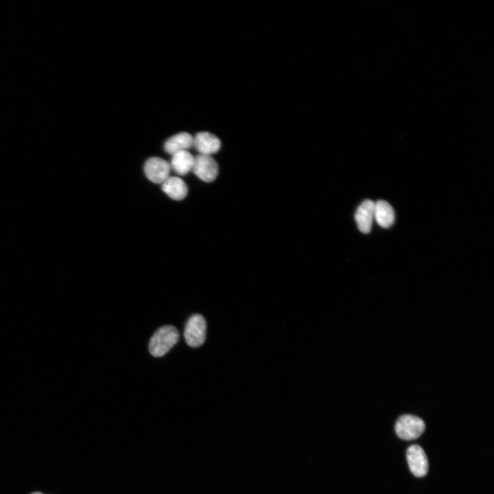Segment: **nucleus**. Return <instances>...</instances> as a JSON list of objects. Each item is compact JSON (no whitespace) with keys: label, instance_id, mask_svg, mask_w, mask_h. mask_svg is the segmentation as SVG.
I'll return each mask as SVG.
<instances>
[{"label":"nucleus","instance_id":"1","mask_svg":"<svg viewBox=\"0 0 494 494\" xmlns=\"http://www.w3.org/2000/svg\"><path fill=\"white\" fill-rule=\"evenodd\" d=\"M179 332L172 325L158 328L150 338L149 351L154 357H161L166 354L179 340Z\"/></svg>","mask_w":494,"mask_h":494},{"label":"nucleus","instance_id":"2","mask_svg":"<svg viewBox=\"0 0 494 494\" xmlns=\"http://www.w3.org/2000/svg\"><path fill=\"white\" fill-rule=\"evenodd\" d=\"M425 424L419 416L405 414L401 416L395 424V432L398 437L410 440L419 438L424 432Z\"/></svg>","mask_w":494,"mask_h":494},{"label":"nucleus","instance_id":"3","mask_svg":"<svg viewBox=\"0 0 494 494\" xmlns=\"http://www.w3.org/2000/svg\"><path fill=\"white\" fill-rule=\"evenodd\" d=\"M206 329L204 317L198 314L192 315L185 327L184 337L186 343L191 347L201 346L205 340Z\"/></svg>","mask_w":494,"mask_h":494},{"label":"nucleus","instance_id":"4","mask_svg":"<svg viewBox=\"0 0 494 494\" xmlns=\"http://www.w3.org/2000/svg\"><path fill=\"white\" fill-rule=\"evenodd\" d=\"M218 165L211 156L198 154L194 156L191 171L202 181H213L218 174Z\"/></svg>","mask_w":494,"mask_h":494},{"label":"nucleus","instance_id":"5","mask_svg":"<svg viewBox=\"0 0 494 494\" xmlns=\"http://www.w3.org/2000/svg\"><path fill=\"white\" fill-rule=\"evenodd\" d=\"M171 167L165 159L159 157L148 158L144 165L146 177L154 183L162 184L170 176Z\"/></svg>","mask_w":494,"mask_h":494},{"label":"nucleus","instance_id":"6","mask_svg":"<svg viewBox=\"0 0 494 494\" xmlns=\"http://www.w3.org/2000/svg\"><path fill=\"white\" fill-rule=\"evenodd\" d=\"M406 457L410 471L416 477L425 476L428 471V460L424 450L419 445L410 446Z\"/></svg>","mask_w":494,"mask_h":494},{"label":"nucleus","instance_id":"7","mask_svg":"<svg viewBox=\"0 0 494 494\" xmlns=\"http://www.w3.org/2000/svg\"><path fill=\"white\" fill-rule=\"evenodd\" d=\"M193 147L199 154L211 156L219 151L221 148V141L212 133L200 132L193 137Z\"/></svg>","mask_w":494,"mask_h":494},{"label":"nucleus","instance_id":"8","mask_svg":"<svg viewBox=\"0 0 494 494\" xmlns=\"http://www.w3.org/2000/svg\"><path fill=\"white\" fill-rule=\"evenodd\" d=\"M375 202L366 200L361 203L355 214V220L359 230L363 233H368L374 219Z\"/></svg>","mask_w":494,"mask_h":494},{"label":"nucleus","instance_id":"9","mask_svg":"<svg viewBox=\"0 0 494 494\" xmlns=\"http://www.w3.org/2000/svg\"><path fill=\"white\" fill-rule=\"evenodd\" d=\"M193 137L188 132H180L169 137L164 144V150L172 156L176 153L188 151L193 147Z\"/></svg>","mask_w":494,"mask_h":494},{"label":"nucleus","instance_id":"10","mask_svg":"<svg viewBox=\"0 0 494 494\" xmlns=\"http://www.w3.org/2000/svg\"><path fill=\"white\" fill-rule=\"evenodd\" d=\"M162 190L172 199L181 200L187 195V186L178 176H169L162 184Z\"/></svg>","mask_w":494,"mask_h":494},{"label":"nucleus","instance_id":"11","mask_svg":"<svg viewBox=\"0 0 494 494\" xmlns=\"http://www.w3.org/2000/svg\"><path fill=\"white\" fill-rule=\"evenodd\" d=\"M374 218L382 228H389L395 221V211L392 206L385 200L375 202Z\"/></svg>","mask_w":494,"mask_h":494},{"label":"nucleus","instance_id":"12","mask_svg":"<svg viewBox=\"0 0 494 494\" xmlns=\"http://www.w3.org/2000/svg\"><path fill=\"white\" fill-rule=\"evenodd\" d=\"M194 156L188 151H183L172 155L169 163L171 169L179 176H183L192 170Z\"/></svg>","mask_w":494,"mask_h":494},{"label":"nucleus","instance_id":"13","mask_svg":"<svg viewBox=\"0 0 494 494\" xmlns=\"http://www.w3.org/2000/svg\"><path fill=\"white\" fill-rule=\"evenodd\" d=\"M32 494H43V493H39V492H36V493H32Z\"/></svg>","mask_w":494,"mask_h":494}]
</instances>
